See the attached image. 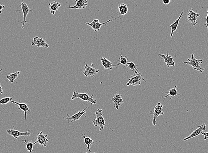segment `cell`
<instances>
[{"label": "cell", "mask_w": 208, "mask_h": 153, "mask_svg": "<svg viewBox=\"0 0 208 153\" xmlns=\"http://www.w3.org/2000/svg\"><path fill=\"white\" fill-rule=\"evenodd\" d=\"M94 115L96 116V118L92 122L95 127L99 128V131H102L104 129V126L108 127L111 130L113 131V129L111 128L105 124V121L103 117V110L98 109Z\"/></svg>", "instance_id": "1"}, {"label": "cell", "mask_w": 208, "mask_h": 153, "mask_svg": "<svg viewBox=\"0 0 208 153\" xmlns=\"http://www.w3.org/2000/svg\"><path fill=\"white\" fill-rule=\"evenodd\" d=\"M202 59H196L194 56V54H193L191 55L190 59H188L187 61L183 62V64L190 65L191 67H192L194 70H197L200 73H202L204 71V69L200 66L201 64L202 63Z\"/></svg>", "instance_id": "2"}, {"label": "cell", "mask_w": 208, "mask_h": 153, "mask_svg": "<svg viewBox=\"0 0 208 153\" xmlns=\"http://www.w3.org/2000/svg\"><path fill=\"white\" fill-rule=\"evenodd\" d=\"M93 97V95H92L91 97L86 93H80L74 90L73 94L71 98V100H74L76 98L80 99L83 101L90 103L91 105H93L96 103L97 102L96 100L94 99Z\"/></svg>", "instance_id": "3"}, {"label": "cell", "mask_w": 208, "mask_h": 153, "mask_svg": "<svg viewBox=\"0 0 208 153\" xmlns=\"http://www.w3.org/2000/svg\"><path fill=\"white\" fill-rule=\"evenodd\" d=\"M154 112H151L150 110V113L151 114L153 115V117L152 119V124L154 126L156 124V119L158 117L161 115L164 114V112L163 111V105L160 102H159L154 107Z\"/></svg>", "instance_id": "4"}, {"label": "cell", "mask_w": 208, "mask_h": 153, "mask_svg": "<svg viewBox=\"0 0 208 153\" xmlns=\"http://www.w3.org/2000/svg\"><path fill=\"white\" fill-rule=\"evenodd\" d=\"M135 74H136V75L131 76L130 78L128 79V82L127 83V86H129L131 85L134 86L140 85L142 81H145L141 73L135 72Z\"/></svg>", "instance_id": "5"}, {"label": "cell", "mask_w": 208, "mask_h": 153, "mask_svg": "<svg viewBox=\"0 0 208 153\" xmlns=\"http://www.w3.org/2000/svg\"><path fill=\"white\" fill-rule=\"evenodd\" d=\"M119 17H118L116 18L113 19L108 20V21H107L103 23H100L99 20L98 19L94 20L92 23L85 22L84 23L86 24V25H88L92 27V29L94 30L95 32H99L101 27L103 25H106V24H108V23H109L110 22L117 20Z\"/></svg>", "instance_id": "6"}, {"label": "cell", "mask_w": 208, "mask_h": 153, "mask_svg": "<svg viewBox=\"0 0 208 153\" xmlns=\"http://www.w3.org/2000/svg\"><path fill=\"white\" fill-rule=\"evenodd\" d=\"M88 107L85 108L83 110L79 111V112L76 113V114H75L74 115L72 116H69L68 114H67V117H63V118L64 120L68 121L69 123H71L74 122L75 121L78 120L82 116H84V117H86L84 115V114L86 113V112L85 111V110L87 109H88Z\"/></svg>", "instance_id": "7"}, {"label": "cell", "mask_w": 208, "mask_h": 153, "mask_svg": "<svg viewBox=\"0 0 208 153\" xmlns=\"http://www.w3.org/2000/svg\"><path fill=\"white\" fill-rule=\"evenodd\" d=\"M99 72V70L96 69L95 67L86 64L83 73L86 77L91 78L95 77Z\"/></svg>", "instance_id": "8"}, {"label": "cell", "mask_w": 208, "mask_h": 153, "mask_svg": "<svg viewBox=\"0 0 208 153\" xmlns=\"http://www.w3.org/2000/svg\"><path fill=\"white\" fill-rule=\"evenodd\" d=\"M200 14L198 12H194L193 11V8L192 7L190 10H189L188 13L187 20L186 22L190 23L192 26H195L198 24L197 20L199 17Z\"/></svg>", "instance_id": "9"}, {"label": "cell", "mask_w": 208, "mask_h": 153, "mask_svg": "<svg viewBox=\"0 0 208 153\" xmlns=\"http://www.w3.org/2000/svg\"><path fill=\"white\" fill-rule=\"evenodd\" d=\"M21 7L22 8V11L23 14V19L22 22H20L22 23V29H23L25 26V24L26 23H29V22L26 21V18L27 16L29 14V12L32 11V10L29 9V8L28 7L27 4L25 3V2H22V3H21Z\"/></svg>", "instance_id": "10"}, {"label": "cell", "mask_w": 208, "mask_h": 153, "mask_svg": "<svg viewBox=\"0 0 208 153\" xmlns=\"http://www.w3.org/2000/svg\"><path fill=\"white\" fill-rule=\"evenodd\" d=\"M6 133L10 136H13L14 138H15L16 140H18L19 137L29 136L31 134L30 133V130L23 132H20L19 131L16 130L15 129L7 130L6 131Z\"/></svg>", "instance_id": "11"}, {"label": "cell", "mask_w": 208, "mask_h": 153, "mask_svg": "<svg viewBox=\"0 0 208 153\" xmlns=\"http://www.w3.org/2000/svg\"><path fill=\"white\" fill-rule=\"evenodd\" d=\"M32 46H37L38 47H42V48H48L49 47V44H47L45 39L40 38L39 37H35L33 39L32 43Z\"/></svg>", "instance_id": "12"}, {"label": "cell", "mask_w": 208, "mask_h": 153, "mask_svg": "<svg viewBox=\"0 0 208 153\" xmlns=\"http://www.w3.org/2000/svg\"><path fill=\"white\" fill-rule=\"evenodd\" d=\"M206 128V124H202L201 126H199L198 128L195 130L194 132H193L190 136L187 137L184 139V141H187L189 140V139H191V138L195 137L197 136H198L199 135L202 134L203 131L205 130Z\"/></svg>", "instance_id": "13"}, {"label": "cell", "mask_w": 208, "mask_h": 153, "mask_svg": "<svg viewBox=\"0 0 208 153\" xmlns=\"http://www.w3.org/2000/svg\"><path fill=\"white\" fill-rule=\"evenodd\" d=\"M48 136V135H44L42 132H40L37 136V142L40 145L45 147L49 141L47 139Z\"/></svg>", "instance_id": "14"}, {"label": "cell", "mask_w": 208, "mask_h": 153, "mask_svg": "<svg viewBox=\"0 0 208 153\" xmlns=\"http://www.w3.org/2000/svg\"><path fill=\"white\" fill-rule=\"evenodd\" d=\"M76 5L73 6H69V8L70 9H84L87 7L88 5L87 0H75Z\"/></svg>", "instance_id": "15"}, {"label": "cell", "mask_w": 208, "mask_h": 153, "mask_svg": "<svg viewBox=\"0 0 208 153\" xmlns=\"http://www.w3.org/2000/svg\"><path fill=\"white\" fill-rule=\"evenodd\" d=\"M112 100L113 102L114 107L117 110L119 109L121 104L124 103V101L122 99V96L120 94L114 95L112 98Z\"/></svg>", "instance_id": "16"}, {"label": "cell", "mask_w": 208, "mask_h": 153, "mask_svg": "<svg viewBox=\"0 0 208 153\" xmlns=\"http://www.w3.org/2000/svg\"><path fill=\"white\" fill-rule=\"evenodd\" d=\"M103 67L104 68V70L108 69V70H113V67H116L118 69V66L113 65L112 63L110 62L109 60L107 58L101 57L100 59Z\"/></svg>", "instance_id": "17"}, {"label": "cell", "mask_w": 208, "mask_h": 153, "mask_svg": "<svg viewBox=\"0 0 208 153\" xmlns=\"http://www.w3.org/2000/svg\"><path fill=\"white\" fill-rule=\"evenodd\" d=\"M159 56L161 57L164 59L165 61V63H166L168 67H170L171 66H175V63L174 61V59L171 56L169 55L168 53L167 54V55H163V54H159Z\"/></svg>", "instance_id": "18"}, {"label": "cell", "mask_w": 208, "mask_h": 153, "mask_svg": "<svg viewBox=\"0 0 208 153\" xmlns=\"http://www.w3.org/2000/svg\"><path fill=\"white\" fill-rule=\"evenodd\" d=\"M184 13L185 11L182 12V13H181L179 17L178 18L174 23H172L170 26H169L171 29V33L170 37H172L174 32H175V31L177 30V28H178L179 23L181 19L182 18L183 14Z\"/></svg>", "instance_id": "19"}, {"label": "cell", "mask_w": 208, "mask_h": 153, "mask_svg": "<svg viewBox=\"0 0 208 153\" xmlns=\"http://www.w3.org/2000/svg\"><path fill=\"white\" fill-rule=\"evenodd\" d=\"M49 10L50 11L51 13L53 15H55L57 12L59 7L61 6V4L58 2L54 1L49 4Z\"/></svg>", "instance_id": "20"}, {"label": "cell", "mask_w": 208, "mask_h": 153, "mask_svg": "<svg viewBox=\"0 0 208 153\" xmlns=\"http://www.w3.org/2000/svg\"><path fill=\"white\" fill-rule=\"evenodd\" d=\"M10 102L14 104H15L17 105L19 107V109L23 111L25 113V120L27 118V112L31 113V110L28 107L27 104L26 103H20L15 101H11Z\"/></svg>", "instance_id": "21"}, {"label": "cell", "mask_w": 208, "mask_h": 153, "mask_svg": "<svg viewBox=\"0 0 208 153\" xmlns=\"http://www.w3.org/2000/svg\"><path fill=\"white\" fill-rule=\"evenodd\" d=\"M179 89V88L177 87L176 86H175V87L171 89L170 90L168 91V92L164 93V94H167V96H165V97H163V98L165 99L167 98L169 96H171V98H170V100H171L172 98L173 97L181 95V94H179L178 93V90H177V89Z\"/></svg>", "instance_id": "22"}, {"label": "cell", "mask_w": 208, "mask_h": 153, "mask_svg": "<svg viewBox=\"0 0 208 153\" xmlns=\"http://www.w3.org/2000/svg\"><path fill=\"white\" fill-rule=\"evenodd\" d=\"M83 138L84 139V142L85 144L87 146V151H88L89 153L91 152L90 147L94 143L93 140L91 139L90 137L87 136L86 135L82 134Z\"/></svg>", "instance_id": "23"}, {"label": "cell", "mask_w": 208, "mask_h": 153, "mask_svg": "<svg viewBox=\"0 0 208 153\" xmlns=\"http://www.w3.org/2000/svg\"><path fill=\"white\" fill-rule=\"evenodd\" d=\"M25 140H23V142H24L26 144V148L27 151H28L29 153H33V149L34 145L37 143V142L36 141L34 143H33V141L31 142H28L27 140L24 137Z\"/></svg>", "instance_id": "24"}, {"label": "cell", "mask_w": 208, "mask_h": 153, "mask_svg": "<svg viewBox=\"0 0 208 153\" xmlns=\"http://www.w3.org/2000/svg\"><path fill=\"white\" fill-rule=\"evenodd\" d=\"M118 9H119V11L120 13L122 16H124L127 14L128 11V6L124 3L119 5Z\"/></svg>", "instance_id": "25"}, {"label": "cell", "mask_w": 208, "mask_h": 153, "mask_svg": "<svg viewBox=\"0 0 208 153\" xmlns=\"http://www.w3.org/2000/svg\"><path fill=\"white\" fill-rule=\"evenodd\" d=\"M128 57H124L122 55V54H120V57L119 59V61H118V64L117 66H118L120 65H123L124 66V67H126L127 65V64L128 63Z\"/></svg>", "instance_id": "26"}, {"label": "cell", "mask_w": 208, "mask_h": 153, "mask_svg": "<svg viewBox=\"0 0 208 153\" xmlns=\"http://www.w3.org/2000/svg\"><path fill=\"white\" fill-rule=\"evenodd\" d=\"M20 73L21 72L18 71L17 72L13 73V74H9L7 75L6 78L10 82L13 83L14 82L15 80L18 78Z\"/></svg>", "instance_id": "27"}, {"label": "cell", "mask_w": 208, "mask_h": 153, "mask_svg": "<svg viewBox=\"0 0 208 153\" xmlns=\"http://www.w3.org/2000/svg\"><path fill=\"white\" fill-rule=\"evenodd\" d=\"M127 66L129 68V69H130V70H132V71L134 72H137L139 73L137 66L135 64L133 63V62H130V63H128V64H127Z\"/></svg>", "instance_id": "28"}, {"label": "cell", "mask_w": 208, "mask_h": 153, "mask_svg": "<svg viewBox=\"0 0 208 153\" xmlns=\"http://www.w3.org/2000/svg\"><path fill=\"white\" fill-rule=\"evenodd\" d=\"M12 98H3L2 99L0 100V105H6L8 104V103L12 101Z\"/></svg>", "instance_id": "29"}, {"label": "cell", "mask_w": 208, "mask_h": 153, "mask_svg": "<svg viewBox=\"0 0 208 153\" xmlns=\"http://www.w3.org/2000/svg\"><path fill=\"white\" fill-rule=\"evenodd\" d=\"M163 3L165 5H168L171 3V0H163Z\"/></svg>", "instance_id": "30"}, {"label": "cell", "mask_w": 208, "mask_h": 153, "mask_svg": "<svg viewBox=\"0 0 208 153\" xmlns=\"http://www.w3.org/2000/svg\"><path fill=\"white\" fill-rule=\"evenodd\" d=\"M202 135H203L205 137H204V140H207L208 139V132H202Z\"/></svg>", "instance_id": "31"}, {"label": "cell", "mask_w": 208, "mask_h": 153, "mask_svg": "<svg viewBox=\"0 0 208 153\" xmlns=\"http://www.w3.org/2000/svg\"><path fill=\"white\" fill-rule=\"evenodd\" d=\"M5 7V6H4V5H0V14L2 13V11Z\"/></svg>", "instance_id": "32"}, {"label": "cell", "mask_w": 208, "mask_h": 153, "mask_svg": "<svg viewBox=\"0 0 208 153\" xmlns=\"http://www.w3.org/2000/svg\"><path fill=\"white\" fill-rule=\"evenodd\" d=\"M208 10L207 11V16L206 17V26L207 29H208V22H207V18L208 17Z\"/></svg>", "instance_id": "33"}, {"label": "cell", "mask_w": 208, "mask_h": 153, "mask_svg": "<svg viewBox=\"0 0 208 153\" xmlns=\"http://www.w3.org/2000/svg\"><path fill=\"white\" fill-rule=\"evenodd\" d=\"M3 93V91L2 87V85L0 84V95L2 94Z\"/></svg>", "instance_id": "34"}, {"label": "cell", "mask_w": 208, "mask_h": 153, "mask_svg": "<svg viewBox=\"0 0 208 153\" xmlns=\"http://www.w3.org/2000/svg\"><path fill=\"white\" fill-rule=\"evenodd\" d=\"M2 71V69H0V72Z\"/></svg>", "instance_id": "35"}, {"label": "cell", "mask_w": 208, "mask_h": 153, "mask_svg": "<svg viewBox=\"0 0 208 153\" xmlns=\"http://www.w3.org/2000/svg\"><path fill=\"white\" fill-rule=\"evenodd\" d=\"M88 153V151H87L86 153ZM92 153L91 152V153Z\"/></svg>", "instance_id": "36"}, {"label": "cell", "mask_w": 208, "mask_h": 153, "mask_svg": "<svg viewBox=\"0 0 208 153\" xmlns=\"http://www.w3.org/2000/svg\"><path fill=\"white\" fill-rule=\"evenodd\" d=\"M191 1H192V0H191Z\"/></svg>", "instance_id": "37"}]
</instances>
